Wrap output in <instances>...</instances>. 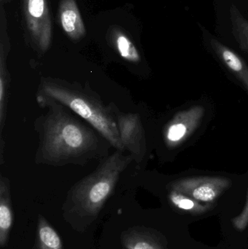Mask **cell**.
<instances>
[{"label": "cell", "instance_id": "1", "mask_svg": "<svg viewBox=\"0 0 248 249\" xmlns=\"http://www.w3.org/2000/svg\"><path fill=\"white\" fill-rule=\"evenodd\" d=\"M36 99L39 107L48 109L34 123L39 139L36 163L84 166L109 156L112 144L94 127L55 101Z\"/></svg>", "mask_w": 248, "mask_h": 249}, {"label": "cell", "instance_id": "2", "mask_svg": "<svg viewBox=\"0 0 248 249\" xmlns=\"http://www.w3.org/2000/svg\"><path fill=\"white\" fill-rule=\"evenodd\" d=\"M133 160L131 155L116 149L100 160L96 170L76 183L63 206L65 220L83 232L97 219L115 191L121 174Z\"/></svg>", "mask_w": 248, "mask_h": 249}, {"label": "cell", "instance_id": "3", "mask_svg": "<svg viewBox=\"0 0 248 249\" xmlns=\"http://www.w3.org/2000/svg\"><path fill=\"white\" fill-rule=\"evenodd\" d=\"M36 97L55 101L74 112L100 133L112 147L125 152L116 120V107L105 105L88 85L52 77L41 79Z\"/></svg>", "mask_w": 248, "mask_h": 249}, {"label": "cell", "instance_id": "4", "mask_svg": "<svg viewBox=\"0 0 248 249\" xmlns=\"http://www.w3.org/2000/svg\"><path fill=\"white\" fill-rule=\"evenodd\" d=\"M23 17L31 42L39 53L49 49L52 39V23L48 0H22Z\"/></svg>", "mask_w": 248, "mask_h": 249}, {"label": "cell", "instance_id": "5", "mask_svg": "<svg viewBox=\"0 0 248 249\" xmlns=\"http://www.w3.org/2000/svg\"><path fill=\"white\" fill-rule=\"evenodd\" d=\"M231 184V180L226 177H195L172 181L167 188L183 193L201 203L213 204Z\"/></svg>", "mask_w": 248, "mask_h": 249}, {"label": "cell", "instance_id": "6", "mask_svg": "<svg viewBox=\"0 0 248 249\" xmlns=\"http://www.w3.org/2000/svg\"><path fill=\"white\" fill-rule=\"evenodd\" d=\"M116 120L121 142L137 164L142 162L147 153L145 130L136 113H125L116 108Z\"/></svg>", "mask_w": 248, "mask_h": 249}, {"label": "cell", "instance_id": "7", "mask_svg": "<svg viewBox=\"0 0 248 249\" xmlns=\"http://www.w3.org/2000/svg\"><path fill=\"white\" fill-rule=\"evenodd\" d=\"M205 115L202 106H194L181 111L167 124L164 130L165 144L170 149L180 146L201 124Z\"/></svg>", "mask_w": 248, "mask_h": 249}, {"label": "cell", "instance_id": "8", "mask_svg": "<svg viewBox=\"0 0 248 249\" xmlns=\"http://www.w3.org/2000/svg\"><path fill=\"white\" fill-rule=\"evenodd\" d=\"M1 38H0V133L1 141L2 139V132L7 117V103H8L9 91H10V73L7 69V59L10 52V42L7 33V18L4 11V5H1Z\"/></svg>", "mask_w": 248, "mask_h": 249}, {"label": "cell", "instance_id": "9", "mask_svg": "<svg viewBox=\"0 0 248 249\" xmlns=\"http://www.w3.org/2000/svg\"><path fill=\"white\" fill-rule=\"evenodd\" d=\"M125 249H167V241L160 232L146 227L129 228L121 234Z\"/></svg>", "mask_w": 248, "mask_h": 249}, {"label": "cell", "instance_id": "10", "mask_svg": "<svg viewBox=\"0 0 248 249\" xmlns=\"http://www.w3.org/2000/svg\"><path fill=\"white\" fill-rule=\"evenodd\" d=\"M58 18L63 30L71 40L77 42L85 36V26L76 0H61Z\"/></svg>", "mask_w": 248, "mask_h": 249}, {"label": "cell", "instance_id": "11", "mask_svg": "<svg viewBox=\"0 0 248 249\" xmlns=\"http://www.w3.org/2000/svg\"><path fill=\"white\" fill-rule=\"evenodd\" d=\"M209 45L220 61L240 80L248 90V66L244 60L214 36L209 38Z\"/></svg>", "mask_w": 248, "mask_h": 249}, {"label": "cell", "instance_id": "12", "mask_svg": "<svg viewBox=\"0 0 248 249\" xmlns=\"http://www.w3.org/2000/svg\"><path fill=\"white\" fill-rule=\"evenodd\" d=\"M13 212L12 206L10 181L7 177L0 175V247H6L9 234L13 226Z\"/></svg>", "mask_w": 248, "mask_h": 249}, {"label": "cell", "instance_id": "13", "mask_svg": "<svg viewBox=\"0 0 248 249\" xmlns=\"http://www.w3.org/2000/svg\"><path fill=\"white\" fill-rule=\"evenodd\" d=\"M111 43L119 56L127 62L138 64L141 61V54L129 36L122 29L115 26L110 35Z\"/></svg>", "mask_w": 248, "mask_h": 249}, {"label": "cell", "instance_id": "14", "mask_svg": "<svg viewBox=\"0 0 248 249\" xmlns=\"http://www.w3.org/2000/svg\"><path fill=\"white\" fill-rule=\"evenodd\" d=\"M168 200L175 209L192 216L204 214L213 208V204L201 203L189 196L173 190H169Z\"/></svg>", "mask_w": 248, "mask_h": 249}, {"label": "cell", "instance_id": "15", "mask_svg": "<svg viewBox=\"0 0 248 249\" xmlns=\"http://www.w3.org/2000/svg\"><path fill=\"white\" fill-rule=\"evenodd\" d=\"M35 249H62V242L59 235L41 215L38 218Z\"/></svg>", "mask_w": 248, "mask_h": 249}, {"label": "cell", "instance_id": "16", "mask_svg": "<svg viewBox=\"0 0 248 249\" xmlns=\"http://www.w3.org/2000/svg\"><path fill=\"white\" fill-rule=\"evenodd\" d=\"M230 14L233 36L240 49L248 54V20L234 4L230 7Z\"/></svg>", "mask_w": 248, "mask_h": 249}, {"label": "cell", "instance_id": "17", "mask_svg": "<svg viewBox=\"0 0 248 249\" xmlns=\"http://www.w3.org/2000/svg\"><path fill=\"white\" fill-rule=\"evenodd\" d=\"M233 227L237 231L243 232L248 227V192L246 204L241 213L238 216H235L231 219Z\"/></svg>", "mask_w": 248, "mask_h": 249}, {"label": "cell", "instance_id": "18", "mask_svg": "<svg viewBox=\"0 0 248 249\" xmlns=\"http://www.w3.org/2000/svg\"><path fill=\"white\" fill-rule=\"evenodd\" d=\"M1 1V4H4L6 3L10 2L11 0H0Z\"/></svg>", "mask_w": 248, "mask_h": 249}]
</instances>
